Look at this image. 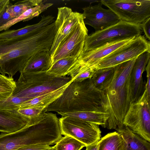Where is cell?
Here are the masks:
<instances>
[{"instance_id":"20","label":"cell","mask_w":150,"mask_h":150,"mask_svg":"<svg viewBox=\"0 0 150 150\" xmlns=\"http://www.w3.org/2000/svg\"><path fill=\"white\" fill-rule=\"evenodd\" d=\"M72 81L56 90L40 95L23 103L20 105L19 109L38 107L46 108L59 97Z\"/></svg>"},{"instance_id":"7","label":"cell","mask_w":150,"mask_h":150,"mask_svg":"<svg viewBox=\"0 0 150 150\" xmlns=\"http://www.w3.org/2000/svg\"><path fill=\"white\" fill-rule=\"evenodd\" d=\"M150 99L146 91L135 102L130 103L123 124L131 131L150 142Z\"/></svg>"},{"instance_id":"36","label":"cell","mask_w":150,"mask_h":150,"mask_svg":"<svg viewBox=\"0 0 150 150\" xmlns=\"http://www.w3.org/2000/svg\"><path fill=\"white\" fill-rule=\"evenodd\" d=\"M10 2L9 0H0V15L6 5Z\"/></svg>"},{"instance_id":"14","label":"cell","mask_w":150,"mask_h":150,"mask_svg":"<svg viewBox=\"0 0 150 150\" xmlns=\"http://www.w3.org/2000/svg\"><path fill=\"white\" fill-rule=\"evenodd\" d=\"M150 60V52L146 51L139 56L133 65L130 75L131 103L136 101L143 93L142 75Z\"/></svg>"},{"instance_id":"5","label":"cell","mask_w":150,"mask_h":150,"mask_svg":"<svg viewBox=\"0 0 150 150\" xmlns=\"http://www.w3.org/2000/svg\"><path fill=\"white\" fill-rule=\"evenodd\" d=\"M71 81L70 76L57 77L46 72L21 73L11 95L30 100L56 90Z\"/></svg>"},{"instance_id":"8","label":"cell","mask_w":150,"mask_h":150,"mask_svg":"<svg viewBox=\"0 0 150 150\" xmlns=\"http://www.w3.org/2000/svg\"><path fill=\"white\" fill-rule=\"evenodd\" d=\"M100 2L126 22L141 24L150 17V0H101Z\"/></svg>"},{"instance_id":"19","label":"cell","mask_w":150,"mask_h":150,"mask_svg":"<svg viewBox=\"0 0 150 150\" xmlns=\"http://www.w3.org/2000/svg\"><path fill=\"white\" fill-rule=\"evenodd\" d=\"M57 113L62 117L68 116L74 117L101 126L105 128H106V123L109 116L108 112L103 110Z\"/></svg>"},{"instance_id":"32","label":"cell","mask_w":150,"mask_h":150,"mask_svg":"<svg viewBox=\"0 0 150 150\" xmlns=\"http://www.w3.org/2000/svg\"><path fill=\"white\" fill-rule=\"evenodd\" d=\"M10 3V2L6 5L0 15V27L13 19L8 11V6Z\"/></svg>"},{"instance_id":"29","label":"cell","mask_w":150,"mask_h":150,"mask_svg":"<svg viewBox=\"0 0 150 150\" xmlns=\"http://www.w3.org/2000/svg\"><path fill=\"white\" fill-rule=\"evenodd\" d=\"M16 83L13 77L0 74V101L11 95L16 87Z\"/></svg>"},{"instance_id":"6","label":"cell","mask_w":150,"mask_h":150,"mask_svg":"<svg viewBox=\"0 0 150 150\" xmlns=\"http://www.w3.org/2000/svg\"><path fill=\"white\" fill-rule=\"evenodd\" d=\"M142 32L141 24L121 20L115 25L88 35L85 39L83 52L113 42L135 38L141 35Z\"/></svg>"},{"instance_id":"11","label":"cell","mask_w":150,"mask_h":150,"mask_svg":"<svg viewBox=\"0 0 150 150\" xmlns=\"http://www.w3.org/2000/svg\"><path fill=\"white\" fill-rule=\"evenodd\" d=\"M81 19L51 57L52 65L58 60L69 57L78 58L83 52L88 30ZM52 66V65H51Z\"/></svg>"},{"instance_id":"34","label":"cell","mask_w":150,"mask_h":150,"mask_svg":"<svg viewBox=\"0 0 150 150\" xmlns=\"http://www.w3.org/2000/svg\"><path fill=\"white\" fill-rule=\"evenodd\" d=\"M145 70L146 72L147 81L145 86V88L148 98L150 99V60L146 66Z\"/></svg>"},{"instance_id":"2","label":"cell","mask_w":150,"mask_h":150,"mask_svg":"<svg viewBox=\"0 0 150 150\" xmlns=\"http://www.w3.org/2000/svg\"><path fill=\"white\" fill-rule=\"evenodd\" d=\"M137 58L114 67L112 79L102 91L103 110L109 116L106 128L120 129L124 127L123 120L131 103L130 75Z\"/></svg>"},{"instance_id":"10","label":"cell","mask_w":150,"mask_h":150,"mask_svg":"<svg viewBox=\"0 0 150 150\" xmlns=\"http://www.w3.org/2000/svg\"><path fill=\"white\" fill-rule=\"evenodd\" d=\"M150 52V43L144 36L136 37L128 43L113 51L94 67L96 70L114 67L137 58L144 52Z\"/></svg>"},{"instance_id":"23","label":"cell","mask_w":150,"mask_h":150,"mask_svg":"<svg viewBox=\"0 0 150 150\" xmlns=\"http://www.w3.org/2000/svg\"><path fill=\"white\" fill-rule=\"evenodd\" d=\"M41 4L30 8L18 17L8 22L0 27V31L7 30L10 27L21 21H28L38 16L41 13L52 6V3Z\"/></svg>"},{"instance_id":"27","label":"cell","mask_w":150,"mask_h":150,"mask_svg":"<svg viewBox=\"0 0 150 150\" xmlns=\"http://www.w3.org/2000/svg\"><path fill=\"white\" fill-rule=\"evenodd\" d=\"M46 1L42 0H25L18 1L13 5L10 3L8 6V11L14 19L28 9L44 3Z\"/></svg>"},{"instance_id":"26","label":"cell","mask_w":150,"mask_h":150,"mask_svg":"<svg viewBox=\"0 0 150 150\" xmlns=\"http://www.w3.org/2000/svg\"><path fill=\"white\" fill-rule=\"evenodd\" d=\"M95 71V68L77 62L71 67L68 75L72 81H82L88 79H91Z\"/></svg>"},{"instance_id":"31","label":"cell","mask_w":150,"mask_h":150,"mask_svg":"<svg viewBox=\"0 0 150 150\" xmlns=\"http://www.w3.org/2000/svg\"><path fill=\"white\" fill-rule=\"evenodd\" d=\"M44 107H34L20 109L17 110L22 115L30 118L37 117L40 115L45 108Z\"/></svg>"},{"instance_id":"35","label":"cell","mask_w":150,"mask_h":150,"mask_svg":"<svg viewBox=\"0 0 150 150\" xmlns=\"http://www.w3.org/2000/svg\"><path fill=\"white\" fill-rule=\"evenodd\" d=\"M143 31L144 33L145 38L150 40V17L146 19L141 24Z\"/></svg>"},{"instance_id":"9","label":"cell","mask_w":150,"mask_h":150,"mask_svg":"<svg viewBox=\"0 0 150 150\" xmlns=\"http://www.w3.org/2000/svg\"><path fill=\"white\" fill-rule=\"evenodd\" d=\"M59 121L62 135L72 137L86 147L101 138V132L98 125L68 116L62 117Z\"/></svg>"},{"instance_id":"28","label":"cell","mask_w":150,"mask_h":150,"mask_svg":"<svg viewBox=\"0 0 150 150\" xmlns=\"http://www.w3.org/2000/svg\"><path fill=\"white\" fill-rule=\"evenodd\" d=\"M54 146L57 150H81L86 147L84 144L70 136L62 137Z\"/></svg>"},{"instance_id":"24","label":"cell","mask_w":150,"mask_h":150,"mask_svg":"<svg viewBox=\"0 0 150 150\" xmlns=\"http://www.w3.org/2000/svg\"><path fill=\"white\" fill-rule=\"evenodd\" d=\"M78 58L74 57H69L60 59L52 64L46 72L55 76H66L71 67L77 62Z\"/></svg>"},{"instance_id":"1","label":"cell","mask_w":150,"mask_h":150,"mask_svg":"<svg viewBox=\"0 0 150 150\" xmlns=\"http://www.w3.org/2000/svg\"><path fill=\"white\" fill-rule=\"evenodd\" d=\"M56 33L54 22L18 37L0 39V73L13 77L33 55L50 50Z\"/></svg>"},{"instance_id":"37","label":"cell","mask_w":150,"mask_h":150,"mask_svg":"<svg viewBox=\"0 0 150 150\" xmlns=\"http://www.w3.org/2000/svg\"><path fill=\"white\" fill-rule=\"evenodd\" d=\"M99 144L98 142L92 144L88 146L86 150H98Z\"/></svg>"},{"instance_id":"17","label":"cell","mask_w":150,"mask_h":150,"mask_svg":"<svg viewBox=\"0 0 150 150\" xmlns=\"http://www.w3.org/2000/svg\"><path fill=\"white\" fill-rule=\"evenodd\" d=\"M51 65L52 59L49 51H42L33 56L19 72H47Z\"/></svg>"},{"instance_id":"25","label":"cell","mask_w":150,"mask_h":150,"mask_svg":"<svg viewBox=\"0 0 150 150\" xmlns=\"http://www.w3.org/2000/svg\"><path fill=\"white\" fill-rule=\"evenodd\" d=\"M114 74V67L95 69L91 81L95 86L102 91L111 83Z\"/></svg>"},{"instance_id":"33","label":"cell","mask_w":150,"mask_h":150,"mask_svg":"<svg viewBox=\"0 0 150 150\" xmlns=\"http://www.w3.org/2000/svg\"><path fill=\"white\" fill-rule=\"evenodd\" d=\"M51 146L46 144H37L23 146L17 150H45Z\"/></svg>"},{"instance_id":"18","label":"cell","mask_w":150,"mask_h":150,"mask_svg":"<svg viewBox=\"0 0 150 150\" xmlns=\"http://www.w3.org/2000/svg\"><path fill=\"white\" fill-rule=\"evenodd\" d=\"M54 17L50 15L41 16L40 21L17 29L6 30L0 33V39L14 38L24 36L37 31L54 22Z\"/></svg>"},{"instance_id":"4","label":"cell","mask_w":150,"mask_h":150,"mask_svg":"<svg viewBox=\"0 0 150 150\" xmlns=\"http://www.w3.org/2000/svg\"><path fill=\"white\" fill-rule=\"evenodd\" d=\"M102 100V91L95 86L91 79H88L72 81L62 94L45 108L47 112L103 110Z\"/></svg>"},{"instance_id":"3","label":"cell","mask_w":150,"mask_h":150,"mask_svg":"<svg viewBox=\"0 0 150 150\" xmlns=\"http://www.w3.org/2000/svg\"><path fill=\"white\" fill-rule=\"evenodd\" d=\"M61 133L55 118L42 113L32 118L23 128L11 133L0 134V150H17L25 146L53 145L60 139Z\"/></svg>"},{"instance_id":"30","label":"cell","mask_w":150,"mask_h":150,"mask_svg":"<svg viewBox=\"0 0 150 150\" xmlns=\"http://www.w3.org/2000/svg\"><path fill=\"white\" fill-rule=\"evenodd\" d=\"M30 100L28 98L18 97L11 95L7 98L0 101V109L18 110L22 103Z\"/></svg>"},{"instance_id":"15","label":"cell","mask_w":150,"mask_h":150,"mask_svg":"<svg viewBox=\"0 0 150 150\" xmlns=\"http://www.w3.org/2000/svg\"><path fill=\"white\" fill-rule=\"evenodd\" d=\"M134 39L113 42L91 50L83 52L78 58L77 62L94 67L108 55Z\"/></svg>"},{"instance_id":"16","label":"cell","mask_w":150,"mask_h":150,"mask_svg":"<svg viewBox=\"0 0 150 150\" xmlns=\"http://www.w3.org/2000/svg\"><path fill=\"white\" fill-rule=\"evenodd\" d=\"M30 120L17 110L0 109V132L4 133L16 132L26 126Z\"/></svg>"},{"instance_id":"38","label":"cell","mask_w":150,"mask_h":150,"mask_svg":"<svg viewBox=\"0 0 150 150\" xmlns=\"http://www.w3.org/2000/svg\"><path fill=\"white\" fill-rule=\"evenodd\" d=\"M45 150H57L54 146H51L50 148Z\"/></svg>"},{"instance_id":"21","label":"cell","mask_w":150,"mask_h":150,"mask_svg":"<svg viewBox=\"0 0 150 150\" xmlns=\"http://www.w3.org/2000/svg\"><path fill=\"white\" fill-rule=\"evenodd\" d=\"M98 143V150H127V142L117 132L108 133L100 138Z\"/></svg>"},{"instance_id":"13","label":"cell","mask_w":150,"mask_h":150,"mask_svg":"<svg viewBox=\"0 0 150 150\" xmlns=\"http://www.w3.org/2000/svg\"><path fill=\"white\" fill-rule=\"evenodd\" d=\"M99 2L94 6L83 8L82 13L83 22L97 32L115 25L120 20L119 17L112 10L103 8Z\"/></svg>"},{"instance_id":"22","label":"cell","mask_w":150,"mask_h":150,"mask_svg":"<svg viewBox=\"0 0 150 150\" xmlns=\"http://www.w3.org/2000/svg\"><path fill=\"white\" fill-rule=\"evenodd\" d=\"M127 142V150H150V142L131 131L127 127L116 129Z\"/></svg>"},{"instance_id":"12","label":"cell","mask_w":150,"mask_h":150,"mask_svg":"<svg viewBox=\"0 0 150 150\" xmlns=\"http://www.w3.org/2000/svg\"><path fill=\"white\" fill-rule=\"evenodd\" d=\"M83 18L82 13L74 12L70 8H58V13L54 21L56 33L52 47L49 51L51 57L64 42L79 21Z\"/></svg>"}]
</instances>
